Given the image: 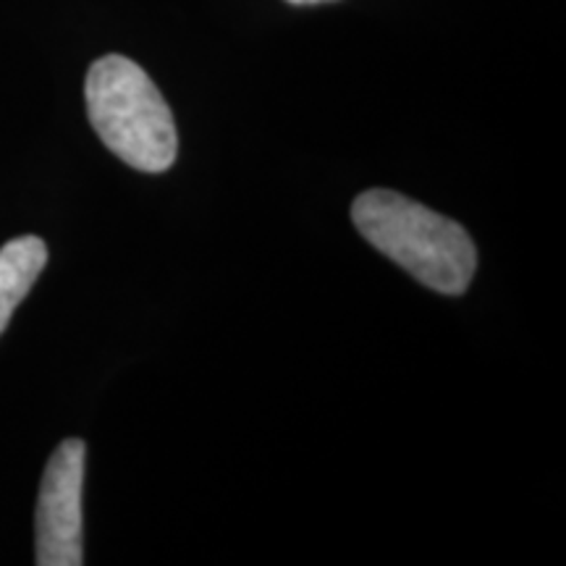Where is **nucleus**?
Here are the masks:
<instances>
[{"mask_svg":"<svg viewBox=\"0 0 566 566\" xmlns=\"http://www.w3.org/2000/svg\"><path fill=\"white\" fill-rule=\"evenodd\" d=\"M87 116L103 145L142 174H166L179 153L174 113L145 69L124 55H103L84 82Z\"/></svg>","mask_w":566,"mask_h":566,"instance_id":"nucleus-2","label":"nucleus"},{"mask_svg":"<svg viewBox=\"0 0 566 566\" xmlns=\"http://www.w3.org/2000/svg\"><path fill=\"white\" fill-rule=\"evenodd\" d=\"M289 6H321V3H334V0H286Z\"/></svg>","mask_w":566,"mask_h":566,"instance_id":"nucleus-5","label":"nucleus"},{"mask_svg":"<svg viewBox=\"0 0 566 566\" xmlns=\"http://www.w3.org/2000/svg\"><path fill=\"white\" fill-rule=\"evenodd\" d=\"M87 446L66 438L48 459L34 516V562L40 566H80L82 558V485Z\"/></svg>","mask_w":566,"mask_h":566,"instance_id":"nucleus-3","label":"nucleus"},{"mask_svg":"<svg viewBox=\"0 0 566 566\" xmlns=\"http://www.w3.org/2000/svg\"><path fill=\"white\" fill-rule=\"evenodd\" d=\"M45 265L48 247L40 237H19L0 247V336Z\"/></svg>","mask_w":566,"mask_h":566,"instance_id":"nucleus-4","label":"nucleus"},{"mask_svg":"<svg viewBox=\"0 0 566 566\" xmlns=\"http://www.w3.org/2000/svg\"><path fill=\"white\" fill-rule=\"evenodd\" d=\"M352 221L367 244L438 294H464L478 271L475 242L462 226L391 189L359 195Z\"/></svg>","mask_w":566,"mask_h":566,"instance_id":"nucleus-1","label":"nucleus"}]
</instances>
